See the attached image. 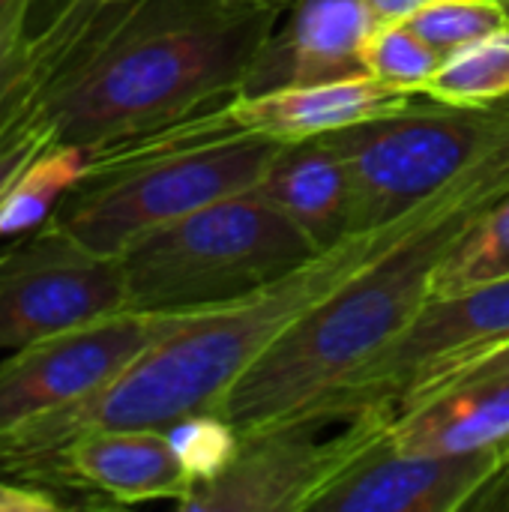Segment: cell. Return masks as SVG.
I'll list each match as a JSON object with an SVG mask.
<instances>
[{
	"instance_id": "cell-1",
	"label": "cell",
	"mask_w": 509,
	"mask_h": 512,
	"mask_svg": "<svg viewBox=\"0 0 509 512\" xmlns=\"http://www.w3.org/2000/svg\"><path fill=\"white\" fill-rule=\"evenodd\" d=\"M435 195L396 222L351 231L336 246L246 297L186 312L171 333L141 351L96 393L3 432L0 477L15 480L30 465L90 432H165L192 414H219L231 387L276 345V339L369 258L408 234L426 216Z\"/></svg>"
},
{
	"instance_id": "cell-2",
	"label": "cell",
	"mask_w": 509,
	"mask_h": 512,
	"mask_svg": "<svg viewBox=\"0 0 509 512\" xmlns=\"http://www.w3.org/2000/svg\"><path fill=\"white\" fill-rule=\"evenodd\" d=\"M285 9V0L114 3L45 102L54 141L96 147L237 99Z\"/></svg>"
},
{
	"instance_id": "cell-3",
	"label": "cell",
	"mask_w": 509,
	"mask_h": 512,
	"mask_svg": "<svg viewBox=\"0 0 509 512\" xmlns=\"http://www.w3.org/2000/svg\"><path fill=\"white\" fill-rule=\"evenodd\" d=\"M509 192V144L447 183L426 216L312 306L231 387L222 417L240 438L312 414L387 348L435 297V270L465 231Z\"/></svg>"
},
{
	"instance_id": "cell-4",
	"label": "cell",
	"mask_w": 509,
	"mask_h": 512,
	"mask_svg": "<svg viewBox=\"0 0 509 512\" xmlns=\"http://www.w3.org/2000/svg\"><path fill=\"white\" fill-rule=\"evenodd\" d=\"M282 144L240 129L222 102L171 126L87 147L81 180L42 225L96 255H120L159 225L255 189Z\"/></svg>"
},
{
	"instance_id": "cell-5",
	"label": "cell",
	"mask_w": 509,
	"mask_h": 512,
	"mask_svg": "<svg viewBox=\"0 0 509 512\" xmlns=\"http://www.w3.org/2000/svg\"><path fill=\"white\" fill-rule=\"evenodd\" d=\"M321 249L258 189L135 237L120 264L135 312H192L246 297Z\"/></svg>"
},
{
	"instance_id": "cell-6",
	"label": "cell",
	"mask_w": 509,
	"mask_h": 512,
	"mask_svg": "<svg viewBox=\"0 0 509 512\" xmlns=\"http://www.w3.org/2000/svg\"><path fill=\"white\" fill-rule=\"evenodd\" d=\"M351 171L354 231L402 219L509 144V96L486 105L420 102L327 132Z\"/></svg>"
},
{
	"instance_id": "cell-7",
	"label": "cell",
	"mask_w": 509,
	"mask_h": 512,
	"mask_svg": "<svg viewBox=\"0 0 509 512\" xmlns=\"http://www.w3.org/2000/svg\"><path fill=\"white\" fill-rule=\"evenodd\" d=\"M509 348V279L453 297H432L414 321L312 414L345 420L381 411L390 420L444 381Z\"/></svg>"
},
{
	"instance_id": "cell-8",
	"label": "cell",
	"mask_w": 509,
	"mask_h": 512,
	"mask_svg": "<svg viewBox=\"0 0 509 512\" xmlns=\"http://www.w3.org/2000/svg\"><path fill=\"white\" fill-rule=\"evenodd\" d=\"M390 417L360 411L345 420L300 417L240 438L234 462L195 486L186 512H312L315 501L387 438Z\"/></svg>"
},
{
	"instance_id": "cell-9",
	"label": "cell",
	"mask_w": 509,
	"mask_h": 512,
	"mask_svg": "<svg viewBox=\"0 0 509 512\" xmlns=\"http://www.w3.org/2000/svg\"><path fill=\"white\" fill-rule=\"evenodd\" d=\"M129 312L120 255H96L39 225L0 252V351Z\"/></svg>"
},
{
	"instance_id": "cell-10",
	"label": "cell",
	"mask_w": 509,
	"mask_h": 512,
	"mask_svg": "<svg viewBox=\"0 0 509 512\" xmlns=\"http://www.w3.org/2000/svg\"><path fill=\"white\" fill-rule=\"evenodd\" d=\"M183 315L129 309L12 351L0 363V435L96 393Z\"/></svg>"
},
{
	"instance_id": "cell-11",
	"label": "cell",
	"mask_w": 509,
	"mask_h": 512,
	"mask_svg": "<svg viewBox=\"0 0 509 512\" xmlns=\"http://www.w3.org/2000/svg\"><path fill=\"white\" fill-rule=\"evenodd\" d=\"M509 477V444L453 456H405L372 447L312 512H456L477 507Z\"/></svg>"
},
{
	"instance_id": "cell-12",
	"label": "cell",
	"mask_w": 509,
	"mask_h": 512,
	"mask_svg": "<svg viewBox=\"0 0 509 512\" xmlns=\"http://www.w3.org/2000/svg\"><path fill=\"white\" fill-rule=\"evenodd\" d=\"M15 480L48 492H93L114 504H180L192 492V477L162 429L81 435Z\"/></svg>"
},
{
	"instance_id": "cell-13",
	"label": "cell",
	"mask_w": 509,
	"mask_h": 512,
	"mask_svg": "<svg viewBox=\"0 0 509 512\" xmlns=\"http://www.w3.org/2000/svg\"><path fill=\"white\" fill-rule=\"evenodd\" d=\"M509 444V348L444 381L387 426L405 456H453Z\"/></svg>"
},
{
	"instance_id": "cell-14",
	"label": "cell",
	"mask_w": 509,
	"mask_h": 512,
	"mask_svg": "<svg viewBox=\"0 0 509 512\" xmlns=\"http://www.w3.org/2000/svg\"><path fill=\"white\" fill-rule=\"evenodd\" d=\"M372 27L363 0H291L240 96L366 75L360 54Z\"/></svg>"
},
{
	"instance_id": "cell-15",
	"label": "cell",
	"mask_w": 509,
	"mask_h": 512,
	"mask_svg": "<svg viewBox=\"0 0 509 512\" xmlns=\"http://www.w3.org/2000/svg\"><path fill=\"white\" fill-rule=\"evenodd\" d=\"M414 99L417 93L387 87L372 75H351L237 96L228 102V114L246 132L270 135L279 141H300L396 114Z\"/></svg>"
},
{
	"instance_id": "cell-16",
	"label": "cell",
	"mask_w": 509,
	"mask_h": 512,
	"mask_svg": "<svg viewBox=\"0 0 509 512\" xmlns=\"http://www.w3.org/2000/svg\"><path fill=\"white\" fill-rule=\"evenodd\" d=\"M324 252L354 231L351 171L327 135L285 141L255 186Z\"/></svg>"
},
{
	"instance_id": "cell-17",
	"label": "cell",
	"mask_w": 509,
	"mask_h": 512,
	"mask_svg": "<svg viewBox=\"0 0 509 512\" xmlns=\"http://www.w3.org/2000/svg\"><path fill=\"white\" fill-rule=\"evenodd\" d=\"M84 162L87 147L60 141L48 144L0 198V243L36 231L60 198L81 180Z\"/></svg>"
},
{
	"instance_id": "cell-18",
	"label": "cell",
	"mask_w": 509,
	"mask_h": 512,
	"mask_svg": "<svg viewBox=\"0 0 509 512\" xmlns=\"http://www.w3.org/2000/svg\"><path fill=\"white\" fill-rule=\"evenodd\" d=\"M509 279V192L495 201L450 249L435 270V297H453L471 288Z\"/></svg>"
},
{
	"instance_id": "cell-19",
	"label": "cell",
	"mask_w": 509,
	"mask_h": 512,
	"mask_svg": "<svg viewBox=\"0 0 509 512\" xmlns=\"http://www.w3.org/2000/svg\"><path fill=\"white\" fill-rule=\"evenodd\" d=\"M447 105H486L509 96V30L450 51L423 90Z\"/></svg>"
},
{
	"instance_id": "cell-20",
	"label": "cell",
	"mask_w": 509,
	"mask_h": 512,
	"mask_svg": "<svg viewBox=\"0 0 509 512\" xmlns=\"http://www.w3.org/2000/svg\"><path fill=\"white\" fill-rule=\"evenodd\" d=\"M360 60L366 75H372L375 81L420 96L438 72L444 54L435 51L408 21H396L372 27L363 42Z\"/></svg>"
},
{
	"instance_id": "cell-21",
	"label": "cell",
	"mask_w": 509,
	"mask_h": 512,
	"mask_svg": "<svg viewBox=\"0 0 509 512\" xmlns=\"http://www.w3.org/2000/svg\"><path fill=\"white\" fill-rule=\"evenodd\" d=\"M408 24L447 57L462 45L509 30V15L498 0H429Z\"/></svg>"
},
{
	"instance_id": "cell-22",
	"label": "cell",
	"mask_w": 509,
	"mask_h": 512,
	"mask_svg": "<svg viewBox=\"0 0 509 512\" xmlns=\"http://www.w3.org/2000/svg\"><path fill=\"white\" fill-rule=\"evenodd\" d=\"M165 435L192 477V489L216 480L240 450V435L222 414H192L168 426Z\"/></svg>"
},
{
	"instance_id": "cell-23",
	"label": "cell",
	"mask_w": 509,
	"mask_h": 512,
	"mask_svg": "<svg viewBox=\"0 0 509 512\" xmlns=\"http://www.w3.org/2000/svg\"><path fill=\"white\" fill-rule=\"evenodd\" d=\"M36 0H12L0 12V99L12 90L18 72L30 57V15Z\"/></svg>"
},
{
	"instance_id": "cell-24",
	"label": "cell",
	"mask_w": 509,
	"mask_h": 512,
	"mask_svg": "<svg viewBox=\"0 0 509 512\" xmlns=\"http://www.w3.org/2000/svg\"><path fill=\"white\" fill-rule=\"evenodd\" d=\"M48 144H54V132H51V126L45 123V126H39L36 132H30L27 138L15 141L12 147H6V150L0 153V198L6 195V189L21 177V171H24Z\"/></svg>"
},
{
	"instance_id": "cell-25",
	"label": "cell",
	"mask_w": 509,
	"mask_h": 512,
	"mask_svg": "<svg viewBox=\"0 0 509 512\" xmlns=\"http://www.w3.org/2000/svg\"><path fill=\"white\" fill-rule=\"evenodd\" d=\"M60 501L54 492L27 486V483H6L0 480V512H57Z\"/></svg>"
},
{
	"instance_id": "cell-26",
	"label": "cell",
	"mask_w": 509,
	"mask_h": 512,
	"mask_svg": "<svg viewBox=\"0 0 509 512\" xmlns=\"http://www.w3.org/2000/svg\"><path fill=\"white\" fill-rule=\"evenodd\" d=\"M369 15H372V24L381 27V24H396V21H408L414 12H420L429 0H363Z\"/></svg>"
},
{
	"instance_id": "cell-27",
	"label": "cell",
	"mask_w": 509,
	"mask_h": 512,
	"mask_svg": "<svg viewBox=\"0 0 509 512\" xmlns=\"http://www.w3.org/2000/svg\"><path fill=\"white\" fill-rule=\"evenodd\" d=\"M9 3H12V0H0V12H3V9H6Z\"/></svg>"
},
{
	"instance_id": "cell-28",
	"label": "cell",
	"mask_w": 509,
	"mask_h": 512,
	"mask_svg": "<svg viewBox=\"0 0 509 512\" xmlns=\"http://www.w3.org/2000/svg\"><path fill=\"white\" fill-rule=\"evenodd\" d=\"M498 3H501V6L507 9V15H509V0H498Z\"/></svg>"
},
{
	"instance_id": "cell-29",
	"label": "cell",
	"mask_w": 509,
	"mask_h": 512,
	"mask_svg": "<svg viewBox=\"0 0 509 512\" xmlns=\"http://www.w3.org/2000/svg\"><path fill=\"white\" fill-rule=\"evenodd\" d=\"M102 3H126V0H102Z\"/></svg>"
},
{
	"instance_id": "cell-30",
	"label": "cell",
	"mask_w": 509,
	"mask_h": 512,
	"mask_svg": "<svg viewBox=\"0 0 509 512\" xmlns=\"http://www.w3.org/2000/svg\"><path fill=\"white\" fill-rule=\"evenodd\" d=\"M285 3H291V0H285Z\"/></svg>"
}]
</instances>
